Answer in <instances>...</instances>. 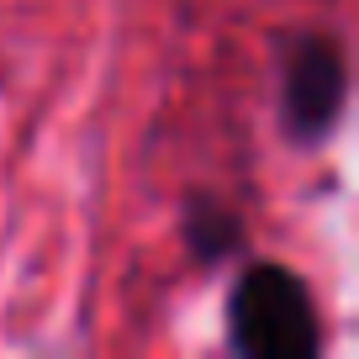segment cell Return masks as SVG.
Here are the masks:
<instances>
[{"instance_id": "1", "label": "cell", "mask_w": 359, "mask_h": 359, "mask_svg": "<svg viewBox=\"0 0 359 359\" xmlns=\"http://www.w3.org/2000/svg\"><path fill=\"white\" fill-rule=\"evenodd\" d=\"M227 338L243 359H312L323 327L306 280L285 264H248L227 302Z\"/></svg>"}, {"instance_id": "2", "label": "cell", "mask_w": 359, "mask_h": 359, "mask_svg": "<svg viewBox=\"0 0 359 359\" xmlns=\"http://www.w3.org/2000/svg\"><path fill=\"white\" fill-rule=\"evenodd\" d=\"M348 101V69H344V48L333 37L312 32L296 37L285 48V69H280V122L296 143H323L338 127Z\"/></svg>"}, {"instance_id": "3", "label": "cell", "mask_w": 359, "mask_h": 359, "mask_svg": "<svg viewBox=\"0 0 359 359\" xmlns=\"http://www.w3.org/2000/svg\"><path fill=\"white\" fill-rule=\"evenodd\" d=\"M185 238H191L196 259H222L238 248V217L227 212L222 201H212V196H196L191 212H185Z\"/></svg>"}]
</instances>
